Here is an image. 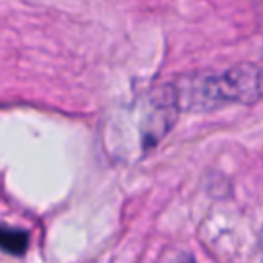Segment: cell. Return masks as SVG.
Masks as SVG:
<instances>
[{
	"label": "cell",
	"instance_id": "7a4b0ae2",
	"mask_svg": "<svg viewBox=\"0 0 263 263\" xmlns=\"http://www.w3.org/2000/svg\"><path fill=\"white\" fill-rule=\"evenodd\" d=\"M0 247L8 249L12 253H21L27 247V234L21 230H10V228L0 226Z\"/></svg>",
	"mask_w": 263,
	"mask_h": 263
},
{
	"label": "cell",
	"instance_id": "6da1fadb",
	"mask_svg": "<svg viewBox=\"0 0 263 263\" xmlns=\"http://www.w3.org/2000/svg\"><path fill=\"white\" fill-rule=\"evenodd\" d=\"M181 109H214L226 103H251L263 97V64H240L222 74H197L175 84Z\"/></svg>",
	"mask_w": 263,
	"mask_h": 263
}]
</instances>
